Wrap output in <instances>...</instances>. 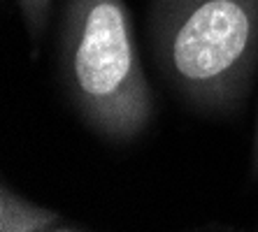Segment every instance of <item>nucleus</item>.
Masks as SVG:
<instances>
[{"instance_id": "nucleus-1", "label": "nucleus", "mask_w": 258, "mask_h": 232, "mask_svg": "<svg viewBox=\"0 0 258 232\" xmlns=\"http://www.w3.org/2000/svg\"><path fill=\"white\" fill-rule=\"evenodd\" d=\"M54 47L56 84L84 130L107 146L138 144L156 121V91L126 0H60Z\"/></svg>"}, {"instance_id": "nucleus-3", "label": "nucleus", "mask_w": 258, "mask_h": 232, "mask_svg": "<svg viewBox=\"0 0 258 232\" xmlns=\"http://www.w3.org/2000/svg\"><path fill=\"white\" fill-rule=\"evenodd\" d=\"M0 230L3 232H86L84 223H75L66 216L37 204L21 193L12 191L7 179L0 181Z\"/></svg>"}, {"instance_id": "nucleus-4", "label": "nucleus", "mask_w": 258, "mask_h": 232, "mask_svg": "<svg viewBox=\"0 0 258 232\" xmlns=\"http://www.w3.org/2000/svg\"><path fill=\"white\" fill-rule=\"evenodd\" d=\"M14 5L19 10V17L26 26L30 40V51L33 56H40V47H42L44 37L51 26V14H54V0H14Z\"/></svg>"}, {"instance_id": "nucleus-2", "label": "nucleus", "mask_w": 258, "mask_h": 232, "mask_svg": "<svg viewBox=\"0 0 258 232\" xmlns=\"http://www.w3.org/2000/svg\"><path fill=\"white\" fill-rule=\"evenodd\" d=\"M147 44L158 79L186 109L240 116L258 72V0H149Z\"/></svg>"}, {"instance_id": "nucleus-5", "label": "nucleus", "mask_w": 258, "mask_h": 232, "mask_svg": "<svg viewBox=\"0 0 258 232\" xmlns=\"http://www.w3.org/2000/svg\"><path fill=\"white\" fill-rule=\"evenodd\" d=\"M249 177L258 181V112L256 123H253V137H251V158H249Z\"/></svg>"}]
</instances>
